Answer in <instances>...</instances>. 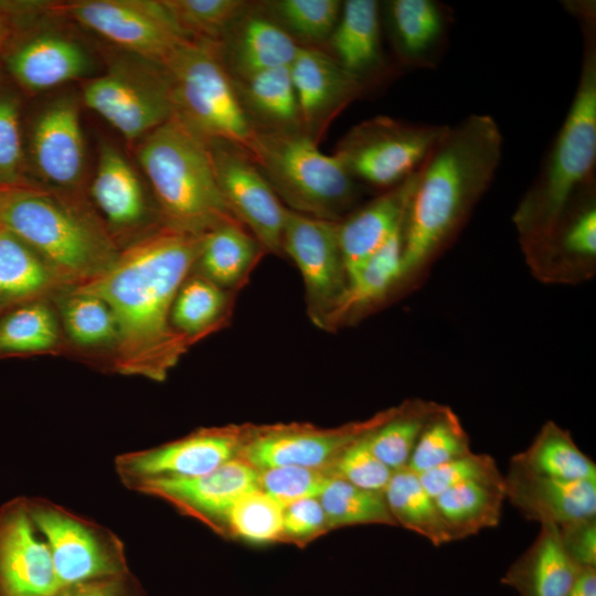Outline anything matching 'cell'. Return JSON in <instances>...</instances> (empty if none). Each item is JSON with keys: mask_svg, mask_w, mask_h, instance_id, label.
I'll use <instances>...</instances> for the list:
<instances>
[{"mask_svg": "<svg viewBox=\"0 0 596 596\" xmlns=\"http://www.w3.org/2000/svg\"><path fill=\"white\" fill-rule=\"evenodd\" d=\"M204 234L163 224L77 288L110 308L117 327L115 365L119 372L161 381L185 350L188 339L173 328L171 310L195 266Z\"/></svg>", "mask_w": 596, "mask_h": 596, "instance_id": "cell-1", "label": "cell"}, {"mask_svg": "<svg viewBox=\"0 0 596 596\" xmlns=\"http://www.w3.org/2000/svg\"><path fill=\"white\" fill-rule=\"evenodd\" d=\"M502 149L489 115L447 127L416 172L403 227L402 285L423 275L460 232L490 187Z\"/></svg>", "mask_w": 596, "mask_h": 596, "instance_id": "cell-2", "label": "cell"}, {"mask_svg": "<svg viewBox=\"0 0 596 596\" xmlns=\"http://www.w3.org/2000/svg\"><path fill=\"white\" fill-rule=\"evenodd\" d=\"M565 7L583 34L581 73L566 117L512 216L523 253L543 241L574 196L595 180V2L572 1Z\"/></svg>", "mask_w": 596, "mask_h": 596, "instance_id": "cell-3", "label": "cell"}, {"mask_svg": "<svg viewBox=\"0 0 596 596\" xmlns=\"http://www.w3.org/2000/svg\"><path fill=\"white\" fill-rule=\"evenodd\" d=\"M136 157L164 224L204 234L240 222L222 195L207 143L174 116L137 141Z\"/></svg>", "mask_w": 596, "mask_h": 596, "instance_id": "cell-4", "label": "cell"}, {"mask_svg": "<svg viewBox=\"0 0 596 596\" xmlns=\"http://www.w3.org/2000/svg\"><path fill=\"white\" fill-rule=\"evenodd\" d=\"M0 225L81 285L100 275L117 256L97 222L66 193L28 185L0 187Z\"/></svg>", "mask_w": 596, "mask_h": 596, "instance_id": "cell-5", "label": "cell"}, {"mask_svg": "<svg viewBox=\"0 0 596 596\" xmlns=\"http://www.w3.org/2000/svg\"><path fill=\"white\" fill-rule=\"evenodd\" d=\"M247 153L291 211L338 222L358 202L361 184L301 129L256 130Z\"/></svg>", "mask_w": 596, "mask_h": 596, "instance_id": "cell-6", "label": "cell"}, {"mask_svg": "<svg viewBox=\"0 0 596 596\" xmlns=\"http://www.w3.org/2000/svg\"><path fill=\"white\" fill-rule=\"evenodd\" d=\"M173 116L203 141H226L246 152L256 129L246 115L219 43L185 40L163 65Z\"/></svg>", "mask_w": 596, "mask_h": 596, "instance_id": "cell-7", "label": "cell"}, {"mask_svg": "<svg viewBox=\"0 0 596 596\" xmlns=\"http://www.w3.org/2000/svg\"><path fill=\"white\" fill-rule=\"evenodd\" d=\"M447 127L376 116L353 126L333 155L360 184L385 191L418 170Z\"/></svg>", "mask_w": 596, "mask_h": 596, "instance_id": "cell-8", "label": "cell"}, {"mask_svg": "<svg viewBox=\"0 0 596 596\" xmlns=\"http://www.w3.org/2000/svg\"><path fill=\"white\" fill-rule=\"evenodd\" d=\"M111 61L106 73L85 81L83 102L136 142L173 117L166 68L132 55Z\"/></svg>", "mask_w": 596, "mask_h": 596, "instance_id": "cell-9", "label": "cell"}, {"mask_svg": "<svg viewBox=\"0 0 596 596\" xmlns=\"http://www.w3.org/2000/svg\"><path fill=\"white\" fill-rule=\"evenodd\" d=\"M62 587L124 575V544L110 530L43 498H26Z\"/></svg>", "mask_w": 596, "mask_h": 596, "instance_id": "cell-10", "label": "cell"}, {"mask_svg": "<svg viewBox=\"0 0 596 596\" xmlns=\"http://www.w3.org/2000/svg\"><path fill=\"white\" fill-rule=\"evenodd\" d=\"M44 11L68 18L126 53L164 65L188 40L161 1L75 0L47 2Z\"/></svg>", "mask_w": 596, "mask_h": 596, "instance_id": "cell-11", "label": "cell"}, {"mask_svg": "<svg viewBox=\"0 0 596 596\" xmlns=\"http://www.w3.org/2000/svg\"><path fill=\"white\" fill-rule=\"evenodd\" d=\"M338 222L286 207L283 231V255L286 254L300 272L307 313L317 327L326 330H330L332 317L348 286Z\"/></svg>", "mask_w": 596, "mask_h": 596, "instance_id": "cell-12", "label": "cell"}, {"mask_svg": "<svg viewBox=\"0 0 596 596\" xmlns=\"http://www.w3.org/2000/svg\"><path fill=\"white\" fill-rule=\"evenodd\" d=\"M245 433L201 429L155 448L123 454L116 458L115 469L121 483L134 491L155 480L204 476L240 457Z\"/></svg>", "mask_w": 596, "mask_h": 596, "instance_id": "cell-13", "label": "cell"}, {"mask_svg": "<svg viewBox=\"0 0 596 596\" xmlns=\"http://www.w3.org/2000/svg\"><path fill=\"white\" fill-rule=\"evenodd\" d=\"M222 195L234 216L264 251L283 255L286 206L259 168L242 148L226 141L207 142Z\"/></svg>", "mask_w": 596, "mask_h": 596, "instance_id": "cell-14", "label": "cell"}, {"mask_svg": "<svg viewBox=\"0 0 596 596\" xmlns=\"http://www.w3.org/2000/svg\"><path fill=\"white\" fill-rule=\"evenodd\" d=\"M395 407L329 429L278 426L246 432L240 457L257 470L283 466L328 468L347 446L386 421Z\"/></svg>", "mask_w": 596, "mask_h": 596, "instance_id": "cell-15", "label": "cell"}, {"mask_svg": "<svg viewBox=\"0 0 596 596\" xmlns=\"http://www.w3.org/2000/svg\"><path fill=\"white\" fill-rule=\"evenodd\" d=\"M524 255L545 281L575 283L592 276L596 265L595 180L574 196L543 241Z\"/></svg>", "mask_w": 596, "mask_h": 596, "instance_id": "cell-16", "label": "cell"}, {"mask_svg": "<svg viewBox=\"0 0 596 596\" xmlns=\"http://www.w3.org/2000/svg\"><path fill=\"white\" fill-rule=\"evenodd\" d=\"M60 588L26 498L6 502L0 509V596H53Z\"/></svg>", "mask_w": 596, "mask_h": 596, "instance_id": "cell-17", "label": "cell"}, {"mask_svg": "<svg viewBox=\"0 0 596 596\" xmlns=\"http://www.w3.org/2000/svg\"><path fill=\"white\" fill-rule=\"evenodd\" d=\"M289 71L300 129L317 143L331 121L366 93L359 79L320 47L299 46Z\"/></svg>", "mask_w": 596, "mask_h": 596, "instance_id": "cell-18", "label": "cell"}, {"mask_svg": "<svg viewBox=\"0 0 596 596\" xmlns=\"http://www.w3.org/2000/svg\"><path fill=\"white\" fill-rule=\"evenodd\" d=\"M256 488H259L258 470L236 457L204 476L155 480L142 485L137 492L162 499L180 512L222 532L231 507Z\"/></svg>", "mask_w": 596, "mask_h": 596, "instance_id": "cell-19", "label": "cell"}, {"mask_svg": "<svg viewBox=\"0 0 596 596\" xmlns=\"http://www.w3.org/2000/svg\"><path fill=\"white\" fill-rule=\"evenodd\" d=\"M381 23L396 64L432 70L441 61L454 23L451 8L437 0L380 2Z\"/></svg>", "mask_w": 596, "mask_h": 596, "instance_id": "cell-20", "label": "cell"}, {"mask_svg": "<svg viewBox=\"0 0 596 596\" xmlns=\"http://www.w3.org/2000/svg\"><path fill=\"white\" fill-rule=\"evenodd\" d=\"M31 150L36 172L49 185L66 192L81 183L86 153L74 97H60L40 113L33 125Z\"/></svg>", "mask_w": 596, "mask_h": 596, "instance_id": "cell-21", "label": "cell"}, {"mask_svg": "<svg viewBox=\"0 0 596 596\" xmlns=\"http://www.w3.org/2000/svg\"><path fill=\"white\" fill-rule=\"evenodd\" d=\"M505 499L524 518L562 525L596 517V481H566L541 476L514 460L503 476Z\"/></svg>", "mask_w": 596, "mask_h": 596, "instance_id": "cell-22", "label": "cell"}, {"mask_svg": "<svg viewBox=\"0 0 596 596\" xmlns=\"http://www.w3.org/2000/svg\"><path fill=\"white\" fill-rule=\"evenodd\" d=\"M327 52L366 92L394 74L382 47L380 2L375 0L342 1L338 23L327 42Z\"/></svg>", "mask_w": 596, "mask_h": 596, "instance_id": "cell-23", "label": "cell"}, {"mask_svg": "<svg viewBox=\"0 0 596 596\" xmlns=\"http://www.w3.org/2000/svg\"><path fill=\"white\" fill-rule=\"evenodd\" d=\"M222 61L233 81L269 68L289 66L299 45L252 2L219 43Z\"/></svg>", "mask_w": 596, "mask_h": 596, "instance_id": "cell-24", "label": "cell"}, {"mask_svg": "<svg viewBox=\"0 0 596 596\" xmlns=\"http://www.w3.org/2000/svg\"><path fill=\"white\" fill-rule=\"evenodd\" d=\"M416 172L369 203L352 210L338 222L339 243L348 278L404 224Z\"/></svg>", "mask_w": 596, "mask_h": 596, "instance_id": "cell-25", "label": "cell"}, {"mask_svg": "<svg viewBox=\"0 0 596 596\" xmlns=\"http://www.w3.org/2000/svg\"><path fill=\"white\" fill-rule=\"evenodd\" d=\"M8 68L24 89L43 92L83 78L89 73L92 61L73 39L43 32L29 38L9 55Z\"/></svg>", "mask_w": 596, "mask_h": 596, "instance_id": "cell-26", "label": "cell"}, {"mask_svg": "<svg viewBox=\"0 0 596 596\" xmlns=\"http://www.w3.org/2000/svg\"><path fill=\"white\" fill-rule=\"evenodd\" d=\"M582 568L563 549L557 525L541 524L536 538L511 565L503 582L519 596H565Z\"/></svg>", "mask_w": 596, "mask_h": 596, "instance_id": "cell-27", "label": "cell"}, {"mask_svg": "<svg viewBox=\"0 0 596 596\" xmlns=\"http://www.w3.org/2000/svg\"><path fill=\"white\" fill-rule=\"evenodd\" d=\"M403 227L348 278L344 296L338 306L330 329L360 317L402 286Z\"/></svg>", "mask_w": 596, "mask_h": 596, "instance_id": "cell-28", "label": "cell"}, {"mask_svg": "<svg viewBox=\"0 0 596 596\" xmlns=\"http://www.w3.org/2000/svg\"><path fill=\"white\" fill-rule=\"evenodd\" d=\"M91 193L106 220L114 226L135 225L145 215L140 180L126 157L110 143L103 142L99 146Z\"/></svg>", "mask_w": 596, "mask_h": 596, "instance_id": "cell-29", "label": "cell"}, {"mask_svg": "<svg viewBox=\"0 0 596 596\" xmlns=\"http://www.w3.org/2000/svg\"><path fill=\"white\" fill-rule=\"evenodd\" d=\"M242 106L256 130L300 129L289 66L269 68L234 81Z\"/></svg>", "mask_w": 596, "mask_h": 596, "instance_id": "cell-30", "label": "cell"}, {"mask_svg": "<svg viewBox=\"0 0 596 596\" xmlns=\"http://www.w3.org/2000/svg\"><path fill=\"white\" fill-rule=\"evenodd\" d=\"M263 251L242 223L227 222L204 234L194 267L201 276L225 289L245 277Z\"/></svg>", "mask_w": 596, "mask_h": 596, "instance_id": "cell-31", "label": "cell"}, {"mask_svg": "<svg viewBox=\"0 0 596 596\" xmlns=\"http://www.w3.org/2000/svg\"><path fill=\"white\" fill-rule=\"evenodd\" d=\"M512 460L534 473L566 481H596V465L574 441L571 434L549 421L531 445Z\"/></svg>", "mask_w": 596, "mask_h": 596, "instance_id": "cell-32", "label": "cell"}, {"mask_svg": "<svg viewBox=\"0 0 596 596\" xmlns=\"http://www.w3.org/2000/svg\"><path fill=\"white\" fill-rule=\"evenodd\" d=\"M383 494L397 525L435 546L454 541L435 498L424 488L418 473L407 467L394 471Z\"/></svg>", "mask_w": 596, "mask_h": 596, "instance_id": "cell-33", "label": "cell"}, {"mask_svg": "<svg viewBox=\"0 0 596 596\" xmlns=\"http://www.w3.org/2000/svg\"><path fill=\"white\" fill-rule=\"evenodd\" d=\"M434 498L453 540H460L497 526L505 496L503 485L471 482Z\"/></svg>", "mask_w": 596, "mask_h": 596, "instance_id": "cell-34", "label": "cell"}, {"mask_svg": "<svg viewBox=\"0 0 596 596\" xmlns=\"http://www.w3.org/2000/svg\"><path fill=\"white\" fill-rule=\"evenodd\" d=\"M439 406L423 398L397 405L386 421L368 434L370 449L392 471L406 468L422 430Z\"/></svg>", "mask_w": 596, "mask_h": 596, "instance_id": "cell-35", "label": "cell"}, {"mask_svg": "<svg viewBox=\"0 0 596 596\" xmlns=\"http://www.w3.org/2000/svg\"><path fill=\"white\" fill-rule=\"evenodd\" d=\"M262 11L299 46L327 44L342 9L340 0H269L258 2Z\"/></svg>", "mask_w": 596, "mask_h": 596, "instance_id": "cell-36", "label": "cell"}, {"mask_svg": "<svg viewBox=\"0 0 596 596\" xmlns=\"http://www.w3.org/2000/svg\"><path fill=\"white\" fill-rule=\"evenodd\" d=\"M318 499L330 530L356 524L397 525L383 492L365 490L331 477Z\"/></svg>", "mask_w": 596, "mask_h": 596, "instance_id": "cell-37", "label": "cell"}, {"mask_svg": "<svg viewBox=\"0 0 596 596\" xmlns=\"http://www.w3.org/2000/svg\"><path fill=\"white\" fill-rule=\"evenodd\" d=\"M469 453L470 439L459 417L440 404L422 430L407 468L422 473Z\"/></svg>", "mask_w": 596, "mask_h": 596, "instance_id": "cell-38", "label": "cell"}, {"mask_svg": "<svg viewBox=\"0 0 596 596\" xmlns=\"http://www.w3.org/2000/svg\"><path fill=\"white\" fill-rule=\"evenodd\" d=\"M181 33L193 40L220 43L247 10L244 0H161Z\"/></svg>", "mask_w": 596, "mask_h": 596, "instance_id": "cell-39", "label": "cell"}, {"mask_svg": "<svg viewBox=\"0 0 596 596\" xmlns=\"http://www.w3.org/2000/svg\"><path fill=\"white\" fill-rule=\"evenodd\" d=\"M284 508L256 488L243 494L225 515L222 532L252 544L280 541Z\"/></svg>", "mask_w": 596, "mask_h": 596, "instance_id": "cell-40", "label": "cell"}, {"mask_svg": "<svg viewBox=\"0 0 596 596\" xmlns=\"http://www.w3.org/2000/svg\"><path fill=\"white\" fill-rule=\"evenodd\" d=\"M226 302V294L220 286L201 275L187 278L174 298L171 323L189 339L214 324Z\"/></svg>", "mask_w": 596, "mask_h": 596, "instance_id": "cell-41", "label": "cell"}, {"mask_svg": "<svg viewBox=\"0 0 596 596\" xmlns=\"http://www.w3.org/2000/svg\"><path fill=\"white\" fill-rule=\"evenodd\" d=\"M63 321L72 340L82 345L115 343L116 321L107 304L99 297L76 289L63 305Z\"/></svg>", "mask_w": 596, "mask_h": 596, "instance_id": "cell-42", "label": "cell"}, {"mask_svg": "<svg viewBox=\"0 0 596 596\" xmlns=\"http://www.w3.org/2000/svg\"><path fill=\"white\" fill-rule=\"evenodd\" d=\"M47 280L39 254L0 225V292L10 296L31 294Z\"/></svg>", "mask_w": 596, "mask_h": 596, "instance_id": "cell-43", "label": "cell"}, {"mask_svg": "<svg viewBox=\"0 0 596 596\" xmlns=\"http://www.w3.org/2000/svg\"><path fill=\"white\" fill-rule=\"evenodd\" d=\"M57 337L55 319L41 304L20 308L0 322V351H42L52 348Z\"/></svg>", "mask_w": 596, "mask_h": 596, "instance_id": "cell-44", "label": "cell"}, {"mask_svg": "<svg viewBox=\"0 0 596 596\" xmlns=\"http://www.w3.org/2000/svg\"><path fill=\"white\" fill-rule=\"evenodd\" d=\"M331 477L328 468L273 467L258 470V487L285 508L298 500L318 498Z\"/></svg>", "mask_w": 596, "mask_h": 596, "instance_id": "cell-45", "label": "cell"}, {"mask_svg": "<svg viewBox=\"0 0 596 596\" xmlns=\"http://www.w3.org/2000/svg\"><path fill=\"white\" fill-rule=\"evenodd\" d=\"M418 476L424 488L433 497L471 482L503 485V476L496 460L490 455L472 451Z\"/></svg>", "mask_w": 596, "mask_h": 596, "instance_id": "cell-46", "label": "cell"}, {"mask_svg": "<svg viewBox=\"0 0 596 596\" xmlns=\"http://www.w3.org/2000/svg\"><path fill=\"white\" fill-rule=\"evenodd\" d=\"M370 432L347 446L330 464L328 470L332 477L359 488L383 492L394 471L370 449L368 444Z\"/></svg>", "mask_w": 596, "mask_h": 596, "instance_id": "cell-47", "label": "cell"}, {"mask_svg": "<svg viewBox=\"0 0 596 596\" xmlns=\"http://www.w3.org/2000/svg\"><path fill=\"white\" fill-rule=\"evenodd\" d=\"M22 146L15 99L0 96V187L22 185Z\"/></svg>", "mask_w": 596, "mask_h": 596, "instance_id": "cell-48", "label": "cell"}, {"mask_svg": "<svg viewBox=\"0 0 596 596\" xmlns=\"http://www.w3.org/2000/svg\"><path fill=\"white\" fill-rule=\"evenodd\" d=\"M328 530V520L318 498L298 500L284 508L281 540L306 544Z\"/></svg>", "mask_w": 596, "mask_h": 596, "instance_id": "cell-49", "label": "cell"}, {"mask_svg": "<svg viewBox=\"0 0 596 596\" xmlns=\"http://www.w3.org/2000/svg\"><path fill=\"white\" fill-rule=\"evenodd\" d=\"M557 528L566 554L579 567H595L596 517L567 522Z\"/></svg>", "mask_w": 596, "mask_h": 596, "instance_id": "cell-50", "label": "cell"}, {"mask_svg": "<svg viewBox=\"0 0 596 596\" xmlns=\"http://www.w3.org/2000/svg\"><path fill=\"white\" fill-rule=\"evenodd\" d=\"M53 596H145L137 578L130 573L62 587Z\"/></svg>", "mask_w": 596, "mask_h": 596, "instance_id": "cell-51", "label": "cell"}, {"mask_svg": "<svg viewBox=\"0 0 596 596\" xmlns=\"http://www.w3.org/2000/svg\"><path fill=\"white\" fill-rule=\"evenodd\" d=\"M565 596H596L595 567H583Z\"/></svg>", "mask_w": 596, "mask_h": 596, "instance_id": "cell-52", "label": "cell"}, {"mask_svg": "<svg viewBox=\"0 0 596 596\" xmlns=\"http://www.w3.org/2000/svg\"><path fill=\"white\" fill-rule=\"evenodd\" d=\"M9 34V30L4 19L0 15V56L3 52V47Z\"/></svg>", "mask_w": 596, "mask_h": 596, "instance_id": "cell-53", "label": "cell"}]
</instances>
